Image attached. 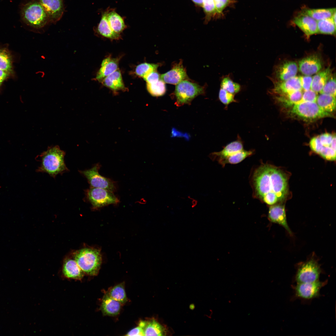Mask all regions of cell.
Wrapping results in <instances>:
<instances>
[{"label": "cell", "instance_id": "1", "mask_svg": "<svg viewBox=\"0 0 336 336\" xmlns=\"http://www.w3.org/2000/svg\"><path fill=\"white\" fill-rule=\"evenodd\" d=\"M250 182L254 198L271 206L283 201L288 191L287 178L277 167L262 164L251 175Z\"/></svg>", "mask_w": 336, "mask_h": 336}, {"label": "cell", "instance_id": "2", "mask_svg": "<svg viewBox=\"0 0 336 336\" xmlns=\"http://www.w3.org/2000/svg\"><path fill=\"white\" fill-rule=\"evenodd\" d=\"M65 154L58 146L49 147L40 156L41 164L37 171L46 173L54 178L68 171L64 160Z\"/></svg>", "mask_w": 336, "mask_h": 336}, {"label": "cell", "instance_id": "3", "mask_svg": "<svg viewBox=\"0 0 336 336\" xmlns=\"http://www.w3.org/2000/svg\"><path fill=\"white\" fill-rule=\"evenodd\" d=\"M74 259L83 272L87 275L94 276L98 273L101 263L99 250L84 248L76 251Z\"/></svg>", "mask_w": 336, "mask_h": 336}, {"label": "cell", "instance_id": "4", "mask_svg": "<svg viewBox=\"0 0 336 336\" xmlns=\"http://www.w3.org/2000/svg\"><path fill=\"white\" fill-rule=\"evenodd\" d=\"M21 14L25 23L35 29L42 28L49 22L46 11L38 1H31L23 5Z\"/></svg>", "mask_w": 336, "mask_h": 336}, {"label": "cell", "instance_id": "5", "mask_svg": "<svg viewBox=\"0 0 336 336\" xmlns=\"http://www.w3.org/2000/svg\"><path fill=\"white\" fill-rule=\"evenodd\" d=\"M205 90L204 87L188 79L181 81L176 85L175 91L177 106L189 104L195 98L204 94Z\"/></svg>", "mask_w": 336, "mask_h": 336}, {"label": "cell", "instance_id": "6", "mask_svg": "<svg viewBox=\"0 0 336 336\" xmlns=\"http://www.w3.org/2000/svg\"><path fill=\"white\" fill-rule=\"evenodd\" d=\"M321 270L314 255L299 264L295 279L297 283L312 282L319 280Z\"/></svg>", "mask_w": 336, "mask_h": 336}, {"label": "cell", "instance_id": "7", "mask_svg": "<svg viewBox=\"0 0 336 336\" xmlns=\"http://www.w3.org/2000/svg\"><path fill=\"white\" fill-rule=\"evenodd\" d=\"M85 198L94 208H97L119 202L113 192L103 189L90 187L85 191Z\"/></svg>", "mask_w": 336, "mask_h": 336}, {"label": "cell", "instance_id": "8", "mask_svg": "<svg viewBox=\"0 0 336 336\" xmlns=\"http://www.w3.org/2000/svg\"><path fill=\"white\" fill-rule=\"evenodd\" d=\"M100 165L97 163L91 168L84 170H80L79 172L84 176L91 187L105 189L112 192L116 189L114 182L105 177L99 173Z\"/></svg>", "mask_w": 336, "mask_h": 336}, {"label": "cell", "instance_id": "9", "mask_svg": "<svg viewBox=\"0 0 336 336\" xmlns=\"http://www.w3.org/2000/svg\"><path fill=\"white\" fill-rule=\"evenodd\" d=\"M243 149L242 142L238 139L227 144L221 151L212 153L209 157L211 160L217 161L224 167L227 164H234L236 155Z\"/></svg>", "mask_w": 336, "mask_h": 336}, {"label": "cell", "instance_id": "10", "mask_svg": "<svg viewBox=\"0 0 336 336\" xmlns=\"http://www.w3.org/2000/svg\"><path fill=\"white\" fill-rule=\"evenodd\" d=\"M291 112L303 118L314 119L331 116L324 110L316 102H301L294 105Z\"/></svg>", "mask_w": 336, "mask_h": 336}, {"label": "cell", "instance_id": "11", "mask_svg": "<svg viewBox=\"0 0 336 336\" xmlns=\"http://www.w3.org/2000/svg\"><path fill=\"white\" fill-rule=\"evenodd\" d=\"M327 281L319 280L310 282L297 283L295 287L296 296L305 299H310L318 296L320 289Z\"/></svg>", "mask_w": 336, "mask_h": 336}, {"label": "cell", "instance_id": "12", "mask_svg": "<svg viewBox=\"0 0 336 336\" xmlns=\"http://www.w3.org/2000/svg\"><path fill=\"white\" fill-rule=\"evenodd\" d=\"M268 219L272 222L278 224L284 227L291 236L293 235L288 225L284 206L275 204L270 206L268 213Z\"/></svg>", "mask_w": 336, "mask_h": 336}, {"label": "cell", "instance_id": "13", "mask_svg": "<svg viewBox=\"0 0 336 336\" xmlns=\"http://www.w3.org/2000/svg\"><path fill=\"white\" fill-rule=\"evenodd\" d=\"M43 7L49 22L55 23L61 18L63 12V0H38Z\"/></svg>", "mask_w": 336, "mask_h": 336}, {"label": "cell", "instance_id": "14", "mask_svg": "<svg viewBox=\"0 0 336 336\" xmlns=\"http://www.w3.org/2000/svg\"><path fill=\"white\" fill-rule=\"evenodd\" d=\"M160 78L165 83L176 85L182 81L188 79V78L182 62L180 61L174 64L170 71L161 74Z\"/></svg>", "mask_w": 336, "mask_h": 336}, {"label": "cell", "instance_id": "15", "mask_svg": "<svg viewBox=\"0 0 336 336\" xmlns=\"http://www.w3.org/2000/svg\"><path fill=\"white\" fill-rule=\"evenodd\" d=\"M300 72L305 75L311 76L319 72L322 68L319 57L313 55L303 58L298 63Z\"/></svg>", "mask_w": 336, "mask_h": 336}, {"label": "cell", "instance_id": "16", "mask_svg": "<svg viewBox=\"0 0 336 336\" xmlns=\"http://www.w3.org/2000/svg\"><path fill=\"white\" fill-rule=\"evenodd\" d=\"M293 22L307 37L318 33L317 21L307 15L302 13L294 18Z\"/></svg>", "mask_w": 336, "mask_h": 336}, {"label": "cell", "instance_id": "17", "mask_svg": "<svg viewBox=\"0 0 336 336\" xmlns=\"http://www.w3.org/2000/svg\"><path fill=\"white\" fill-rule=\"evenodd\" d=\"M299 77L276 82L273 91L278 95L287 94L295 91L302 90Z\"/></svg>", "mask_w": 336, "mask_h": 336}, {"label": "cell", "instance_id": "18", "mask_svg": "<svg viewBox=\"0 0 336 336\" xmlns=\"http://www.w3.org/2000/svg\"><path fill=\"white\" fill-rule=\"evenodd\" d=\"M298 66L294 62L286 61L280 64L275 71L276 78L280 81L289 79L296 76Z\"/></svg>", "mask_w": 336, "mask_h": 336}, {"label": "cell", "instance_id": "19", "mask_svg": "<svg viewBox=\"0 0 336 336\" xmlns=\"http://www.w3.org/2000/svg\"><path fill=\"white\" fill-rule=\"evenodd\" d=\"M62 273L65 278L77 280H81L83 277L84 273L74 259H66L64 262Z\"/></svg>", "mask_w": 336, "mask_h": 336}, {"label": "cell", "instance_id": "20", "mask_svg": "<svg viewBox=\"0 0 336 336\" xmlns=\"http://www.w3.org/2000/svg\"><path fill=\"white\" fill-rule=\"evenodd\" d=\"M119 59L108 57L102 61L101 67L96 74V79L101 81L105 78L118 69Z\"/></svg>", "mask_w": 336, "mask_h": 336}, {"label": "cell", "instance_id": "21", "mask_svg": "<svg viewBox=\"0 0 336 336\" xmlns=\"http://www.w3.org/2000/svg\"><path fill=\"white\" fill-rule=\"evenodd\" d=\"M101 82L104 86L114 92L126 90L120 72L118 69L105 78Z\"/></svg>", "mask_w": 336, "mask_h": 336}, {"label": "cell", "instance_id": "22", "mask_svg": "<svg viewBox=\"0 0 336 336\" xmlns=\"http://www.w3.org/2000/svg\"><path fill=\"white\" fill-rule=\"evenodd\" d=\"M144 336H166L168 331L166 328L155 319L144 321Z\"/></svg>", "mask_w": 336, "mask_h": 336}, {"label": "cell", "instance_id": "23", "mask_svg": "<svg viewBox=\"0 0 336 336\" xmlns=\"http://www.w3.org/2000/svg\"><path fill=\"white\" fill-rule=\"evenodd\" d=\"M109 9L102 13L100 21L97 27V30L102 35L111 39L118 40L121 37L119 34L114 32L111 28L107 20V15Z\"/></svg>", "mask_w": 336, "mask_h": 336}, {"label": "cell", "instance_id": "24", "mask_svg": "<svg viewBox=\"0 0 336 336\" xmlns=\"http://www.w3.org/2000/svg\"><path fill=\"white\" fill-rule=\"evenodd\" d=\"M331 69L328 67L316 73L312 77L310 89L317 93H320L331 76Z\"/></svg>", "mask_w": 336, "mask_h": 336}, {"label": "cell", "instance_id": "25", "mask_svg": "<svg viewBox=\"0 0 336 336\" xmlns=\"http://www.w3.org/2000/svg\"><path fill=\"white\" fill-rule=\"evenodd\" d=\"M120 303L106 294L102 300L101 309L105 315L115 316L118 314L120 311Z\"/></svg>", "mask_w": 336, "mask_h": 336}, {"label": "cell", "instance_id": "26", "mask_svg": "<svg viewBox=\"0 0 336 336\" xmlns=\"http://www.w3.org/2000/svg\"><path fill=\"white\" fill-rule=\"evenodd\" d=\"M108 23L111 29L119 34L126 28L124 18L113 9H109L107 15Z\"/></svg>", "mask_w": 336, "mask_h": 336}, {"label": "cell", "instance_id": "27", "mask_svg": "<svg viewBox=\"0 0 336 336\" xmlns=\"http://www.w3.org/2000/svg\"><path fill=\"white\" fill-rule=\"evenodd\" d=\"M336 97L324 94L318 95L316 103L324 111L330 113L336 108Z\"/></svg>", "mask_w": 336, "mask_h": 336}, {"label": "cell", "instance_id": "28", "mask_svg": "<svg viewBox=\"0 0 336 336\" xmlns=\"http://www.w3.org/2000/svg\"><path fill=\"white\" fill-rule=\"evenodd\" d=\"M336 12V8H327L307 9L304 10L302 13L310 16L316 21L330 18Z\"/></svg>", "mask_w": 336, "mask_h": 336}, {"label": "cell", "instance_id": "29", "mask_svg": "<svg viewBox=\"0 0 336 336\" xmlns=\"http://www.w3.org/2000/svg\"><path fill=\"white\" fill-rule=\"evenodd\" d=\"M302 90H297L281 95H279L278 100L286 106H291L300 102L303 95Z\"/></svg>", "mask_w": 336, "mask_h": 336}, {"label": "cell", "instance_id": "30", "mask_svg": "<svg viewBox=\"0 0 336 336\" xmlns=\"http://www.w3.org/2000/svg\"><path fill=\"white\" fill-rule=\"evenodd\" d=\"M318 33L327 35H334L336 32V25L331 17L317 21Z\"/></svg>", "mask_w": 336, "mask_h": 336}, {"label": "cell", "instance_id": "31", "mask_svg": "<svg viewBox=\"0 0 336 336\" xmlns=\"http://www.w3.org/2000/svg\"><path fill=\"white\" fill-rule=\"evenodd\" d=\"M107 294L120 303H124L127 301L125 289L122 284H119L113 287Z\"/></svg>", "mask_w": 336, "mask_h": 336}, {"label": "cell", "instance_id": "32", "mask_svg": "<svg viewBox=\"0 0 336 336\" xmlns=\"http://www.w3.org/2000/svg\"><path fill=\"white\" fill-rule=\"evenodd\" d=\"M165 83L161 79L155 83H147V89L149 93L153 96L158 97L162 96L166 91Z\"/></svg>", "mask_w": 336, "mask_h": 336}, {"label": "cell", "instance_id": "33", "mask_svg": "<svg viewBox=\"0 0 336 336\" xmlns=\"http://www.w3.org/2000/svg\"><path fill=\"white\" fill-rule=\"evenodd\" d=\"M221 88L228 92L235 95L240 91V85L237 83L234 82L229 77L226 76L222 77L220 84Z\"/></svg>", "mask_w": 336, "mask_h": 336}, {"label": "cell", "instance_id": "34", "mask_svg": "<svg viewBox=\"0 0 336 336\" xmlns=\"http://www.w3.org/2000/svg\"><path fill=\"white\" fill-rule=\"evenodd\" d=\"M159 64L146 63L138 65L135 69V73L138 76L144 78L149 73L157 71Z\"/></svg>", "mask_w": 336, "mask_h": 336}, {"label": "cell", "instance_id": "35", "mask_svg": "<svg viewBox=\"0 0 336 336\" xmlns=\"http://www.w3.org/2000/svg\"><path fill=\"white\" fill-rule=\"evenodd\" d=\"M0 69L8 73L12 71V63L10 55L5 50L0 49Z\"/></svg>", "mask_w": 336, "mask_h": 336}, {"label": "cell", "instance_id": "36", "mask_svg": "<svg viewBox=\"0 0 336 336\" xmlns=\"http://www.w3.org/2000/svg\"><path fill=\"white\" fill-rule=\"evenodd\" d=\"M320 94H324L336 97V78L335 76L331 75L326 83Z\"/></svg>", "mask_w": 336, "mask_h": 336}, {"label": "cell", "instance_id": "37", "mask_svg": "<svg viewBox=\"0 0 336 336\" xmlns=\"http://www.w3.org/2000/svg\"><path fill=\"white\" fill-rule=\"evenodd\" d=\"M218 97L221 102L226 106L232 103L237 102L235 99L234 95L221 88L219 91Z\"/></svg>", "mask_w": 336, "mask_h": 336}, {"label": "cell", "instance_id": "38", "mask_svg": "<svg viewBox=\"0 0 336 336\" xmlns=\"http://www.w3.org/2000/svg\"><path fill=\"white\" fill-rule=\"evenodd\" d=\"M202 7L206 15L207 19H209L217 12L214 0H203Z\"/></svg>", "mask_w": 336, "mask_h": 336}, {"label": "cell", "instance_id": "39", "mask_svg": "<svg viewBox=\"0 0 336 336\" xmlns=\"http://www.w3.org/2000/svg\"><path fill=\"white\" fill-rule=\"evenodd\" d=\"M318 93L311 89L304 91L303 93L301 102H316Z\"/></svg>", "mask_w": 336, "mask_h": 336}, {"label": "cell", "instance_id": "40", "mask_svg": "<svg viewBox=\"0 0 336 336\" xmlns=\"http://www.w3.org/2000/svg\"><path fill=\"white\" fill-rule=\"evenodd\" d=\"M302 90L306 91L310 89L312 77L311 76L304 75L299 77Z\"/></svg>", "mask_w": 336, "mask_h": 336}, {"label": "cell", "instance_id": "41", "mask_svg": "<svg viewBox=\"0 0 336 336\" xmlns=\"http://www.w3.org/2000/svg\"><path fill=\"white\" fill-rule=\"evenodd\" d=\"M309 144L311 149L319 154L322 149L323 146L318 137L312 138L310 140Z\"/></svg>", "mask_w": 336, "mask_h": 336}, {"label": "cell", "instance_id": "42", "mask_svg": "<svg viewBox=\"0 0 336 336\" xmlns=\"http://www.w3.org/2000/svg\"><path fill=\"white\" fill-rule=\"evenodd\" d=\"M333 136L332 134L329 133H324L320 135L318 137L323 146L322 150L323 148L326 147H331L332 148L331 143Z\"/></svg>", "mask_w": 336, "mask_h": 336}, {"label": "cell", "instance_id": "43", "mask_svg": "<svg viewBox=\"0 0 336 336\" xmlns=\"http://www.w3.org/2000/svg\"><path fill=\"white\" fill-rule=\"evenodd\" d=\"M231 0H214L217 12L221 13L229 5Z\"/></svg>", "mask_w": 336, "mask_h": 336}, {"label": "cell", "instance_id": "44", "mask_svg": "<svg viewBox=\"0 0 336 336\" xmlns=\"http://www.w3.org/2000/svg\"><path fill=\"white\" fill-rule=\"evenodd\" d=\"M160 78V76L157 71H154L149 73L143 78L147 83H152L158 81Z\"/></svg>", "mask_w": 336, "mask_h": 336}, {"label": "cell", "instance_id": "45", "mask_svg": "<svg viewBox=\"0 0 336 336\" xmlns=\"http://www.w3.org/2000/svg\"><path fill=\"white\" fill-rule=\"evenodd\" d=\"M127 336H144L143 328L139 324L136 327L128 332L126 335Z\"/></svg>", "mask_w": 336, "mask_h": 336}, {"label": "cell", "instance_id": "46", "mask_svg": "<svg viewBox=\"0 0 336 336\" xmlns=\"http://www.w3.org/2000/svg\"><path fill=\"white\" fill-rule=\"evenodd\" d=\"M8 74L7 72L0 69V87L3 82L8 77Z\"/></svg>", "mask_w": 336, "mask_h": 336}, {"label": "cell", "instance_id": "47", "mask_svg": "<svg viewBox=\"0 0 336 336\" xmlns=\"http://www.w3.org/2000/svg\"><path fill=\"white\" fill-rule=\"evenodd\" d=\"M196 5L199 6H202L203 0H192Z\"/></svg>", "mask_w": 336, "mask_h": 336}, {"label": "cell", "instance_id": "48", "mask_svg": "<svg viewBox=\"0 0 336 336\" xmlns=\"http://www.w3.org/2000/svg\"><path fill=\"white\" fill-rule=\"evenodd\" d=\"M331 19L334 24L336 25V12H335L331 17Z\"/></svg>", "mask_w": 336, "mask_h": 336}]
</instances>
